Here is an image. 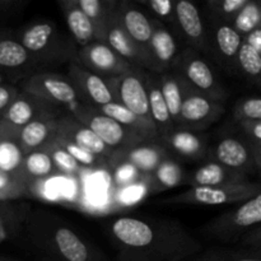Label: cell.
<instances>
[{
    "instance_id": "7402d4cb",
    "label": "cell",
    "mask_w": 261,
    "mask_h": 261,
    "mask_svg": "<svg viewBox=\"0 0 261 261\" xmlns=\"http://www.w3.org/2000/svg\"><path fill=\"white\" fill-rule=\"evenodd\" d=\"M60 116H43L35 119L18 132V142L24 155L40 149L50 142L56 133V122Z\"/></svg>"
},
{
    "instance_id": "c3c4849f",
    "label": "cell",
    "mask_w": 261,
    "mask_h": 261,
    "mask_svg": "<svg viewBox=\"0 0 261 261\" xmlns=\"http://www.w3.org/2000/svg\"><path fill=\"white\" fill-rule=\"evenodd\" d=\"M2 84H4V78H3V75L0 74V86H2Z\"/></svg>"
},
{
    "instance_id": "74e56055",
    "label": "cell",
    "mask_w": 261,
    "mask_h": 261,
    "mask_svg": "<svg viewBox=\"0 0 261 261\" xmlns=\"http://www.w3.org/2000/svg\"><path fill=\"white\" fill-rule=\"evenodd\" d=\"M237 66L250 78L259 79L261 73V54L257 53L247 43L242 41V45L237 53Z\"/></svg>"
},
{
    "instance_id": "4fadbf2b",
    "label": "cell",
    "mask_w": 261,
    "mask_h": 261,
    "mask_svg": "<svg viewBox=\"0 0 261 261\" xmlns=\"http://www.w3.org/2000/svg\"><path fill=\"white\" fill-rule=\"evenodd\" d=\"M55 135L84 148L97 157L103 158L107 162L115 153L106 144H103L102 140L92 130H89L86 125L76 120V117L70 112H65L59 117L56 122Z\"/></svg>"
},
{
    "instance_id": "8992f818",
    "label": "cell",
    "mask_w": 261,
    "mask_h": 261,
    "mask_svg": "<svg viewBox=\"0 0 261 261\" xmlns=\"http://www.w3.org/2000/svg\"><path fill=\"white\" fill-rule=\"evenodd\" d=\"M19 42L30 54L31 60L47 61L70 58L68 41L61 38L53 23L43 22L30 25L20 33Z\"/></svg>"
},
{
    "instance_id": "44dd1931",
    "label": "cell",
    "mask_w": 261,
    "mask_h": 261,
    "mask_svg": "<svg viewBox=\"0 0 261 261\" xmlns=\"http://www.w3.org/2000/svg\"><path fill=\"white\" fill-rule=\"evenodd\" d=\"M245 181H246V175L244 173L232 171L214 161H211L194 171L193 175L186 176L185 182L191 188H211V186L239 184Z\"/></svg>"
},
{
    "instance_id": "5bb4252c",
    "label": "cell",
    "mask_w": 261,
    "mask_h": 261,
    "mask_svg": "<svg viewBox=\"0 0 261 261\" xmlns=\"http://www.w3.org/2000/svg\"><path fill=\"white\" fill-rule=\"evenodd\" d=\"M69 79L78 89L84 103L98 109L115 102L106 78L92 73L75 61H73L69 68Z\"/></svg>"
},
{
    "instance_id": "d6986e66",
    "label": "cell",
    "mask_w": 261,
    "mask_h": 261,
    "mask_svg": "<svg viewBox=\"0 0 261 261\" xmlns=\"http://www.w3.org/2000/svg\"><path fill=\"white\" fill-rule=\"evenodd\" d=\"M115 12L129 37L138 46L150 53L149 42L153 33L152 19L148 18L144 12L133 7L129 2L117 3Z\"/></svg>"
},
{
    "instance_id": "f546056e",
    "label": "cell",
    "mask_w": 261,
    "mask_h": 261,
    "mask_svg": "<svg viewBox=\"0 0 261 261\" xmlns=\"http://www.w3.org/2000/svg\"><path fill=\"white\" fill-rule=\"evenodd\" d=\"M214 42H216V47L219 55H222L224 60L237 66V53L242 45V37L236 32L232 24L224 22V20L216 19Z\"/></svg>"
},
{
    "instance_id": "1f68e13d",
    "label": "cell",
    "mask_w": 261,
    "mask_h": 261,
    "mask_svg": "<svg viewBox=\"0 0 261 261\" xmlns=\"http://www.w3.org/2000/svg\"><path fill=\"white\" fill-rule=\"evenodd\" d=\"M117 2L110 0H74V4L87 15L96 32V41H99L105 24L114 12Z\"/></svg>"
},
{
    "instance_id": "f1b7e54d",
    "label": "cell",
    "mask_w": 261,
    "mask_h": 261,
    "mask_svg": "<svg viewBox=\"0 0 261 261\" xmlns=\"http://www.w3.org/2000/svg\"><path fill=\"white\" fill-rule=\"evenodd\" d=\"M56 172H58V170H56L55 165L47 155V153L43 152L42 149L32 150V152L27 153L23 158L20 175L30 185V191L32 184L51 177Z\"/></svg>"
},
{
    "instance_id": "3957f363",
    "label": "cell",
    "mask_w": 261,
    "mask_h": 261,
    "mask_svg": "<svg viewBox=\"0 0 261 261\" xmlns=\"http://www.w3.org/2000/svg\"><path fill=\"white\" fill-rule=\"evenodd\" d=\"M22 91L70 114L75 112L82 105H87L70 79L56 74H35L23 83Z\"/></svg>"
},
{
    "instance_id": "484cf974",
    "label": "cell",
    "mask_w": 261,
    "mask_h": 261,
    "mask_svg": "<svg viewBox=\"0 0 261 261\" xmlns=\"http://www.w3.org/2000/svg\"><path fill=\"white\" fill-rule=\"evenodd\" d=\"M186 181V172L177 160L171 155L161 162V165L147 177L145 185L149 193H160L182 185Z\"/></svg>"
},
{
    "instance_id": "30bf717a",
    "label": "cell",
    "mask_w": 261,
    "mask_h": 261,
    "mask_svg": "<svg viewBox=\"0 0 261 261\" xmlns=\"http://www.w3.org/2000/svg\"><path fill=\"white\" fill-rule=\"evenodd\" d=\"M61 111L63 110L60 107L54 106L38 97L20 91L7 110L0 115V121L4 126L19 132L23 126L35 119L43 116H61L64 115Z\"/></svg>"
},
{
    "instance_id": "d6a6232c",
    "label": "cell",
    "mask_w": 261,
    "mask_h": 261,
    "mask_svg": "<svg viewBox=\"0 0 261 261\" xmlns=\"http://www.w3.org/2000/svg\"><path fill=\"white\" fill-rule=\"evenodd\" d=\"M31 61L30 54L19 41L12 38L0 40V68L18 69Z\"/></svg>"
},
{
    "instance_id": "681fc988",
    "label": "cell",
    "mask_w": 261,
    "mask_h": 261,
    "mask_svg": "<svg viewBox=\"0 0 261 261\" xmlns=\"http://www.w3.org/2000/svg\"><path fill=\"white\" fill-rule=\"evenodd\" d=\"M0 261H7V260H0Z\"/></svg>"
},
{
    "instance_id": "bcb514c9",
    "label": "cell",
    "mask_w": 261,
    "mask_h": 261,
    "mask_svg": "<svg viewBox=\"0 0 261 261\" xmlns=\"http://www.w3.org/2000/svg\"><path fill=\"white\" fill-rule=\"evenodd\" d=\"M200 261H260L259 257L251 256H219V255H211L205 256Z\"/></svg>"
},
{
    "instance_id": "7bdbcfd3",
    "label": "cell",
    "mask_w": 261,
    "mask_h": 261,
    "mask_svg": "<svg viewBox=\"0 0 261 261\" xmlns=\"http://www.w3.org/2000/svg\"><path fill=\"white\" fill-rule=\"evenodd\" d=\"M147 185L145 181L135 185L127 186V188H122L119 193V201L122 204H133L137 203L138 200L142 199V196L145 195L147 193Z\"/></svg>"
},
{
    "instance_id": "277c9868",
    "label": "cell",
    "mask_w": 261,
    "mask_h": 261,
    "mask_svg": "<svg viewBox=\"0 0 261 261\" xmlns=\"http://www.w3.org/2000/svg\"><path fill=\"white\" fill-rule=\"evenodd\" d=\"M73 115L114 152L127 149L133 145L145 142L142 137L130 132L129 129L99 112L97 107L91 105H82L75 112H73Z\"/></svg>"
},
{
    "instance_id": "9a60e30c",
    "label": "cell",
    "mask_w": 261,
    "mask_h": 261,
    "mask_svg": "<svg viewBox=\"0 0 261 261\" xmlns=\"http://www.w3.org/2000/svg\"><path fill=\"white\" fill-rule=\"evenodd\" d=\"M261 222V194L246 201H242L241 205L234 211L229 212L226 216L217 219L213 228L219 237H228L241 234L245 229L251 228Z\"/></svg>"
},
{
    "instance_id": "ee69618b",
    "label": "cell",
    "mask_w": 261,
    "mask_h": 261,
    "mask_svg": "<svg viewBox=\"0 0 261 261\" xmlns=\"http://www.w3.org/2000/svg\"><path fill=\"white\" fill-rule=\"evenodd\" d=\"M19 89H17L13 86H7V84H2L0 86V115L7 110L13 102V99L19 94Z\"/></svg>"
},
{
    "instance_id": "4316f807",
    "label": "cell",
    "mask_w": 261,
    "mask_h": 261,
    "mask_svg": "<svg viewBox=\"0 0 261 261\" xmlns=\"http://www.w3.org/2000/svg\"><path fill=\"white\" fill-rule=\"evenodd\" d=\"M23 158L24 153L18 142V132L4 126L0 121V171L22 176L20 168Z\"/></svg>"
},
{
    "instance_id": "b9f144b4",
    "label": "cell",
    "mask_w": 261,
    "mask_h": 261,
    "mask_svg": "<svg viewBox=\"0 0 261 261\" xmlns=\"http://www.w3.org/2000/svg\"><path fill=\"white\" fill-rule=\"evenodd\" d=\"M145 8L150 10L153 14L161 19L168 20L171 23H176L175 18V2L172 0H147L139 2Z\"/></svg>"
},
{
    "instance_id": "f35d334b",
    "label": "cell",
    "mask_w": 261,
    "mask_h": 261,
    "mask_svg": "<svg viewBox=\"0 0 261 261\" xmlns=\"http://www.w3.org/2000/svg\"><path fill=\"white\" fill-rule=\"evenodd\" d=\"M246 3L247 0H212L209 2V5L216 19L227 22L231 19L233 20L237 13L246 5Z\"/></svg>"
},
{
    "instance_id": "ba28073f",
    "label": "cell",
    "mask_w": 261,
    "mask_h": 261,
    "mask_svg": "<svg viewBox=\"0 0 261 261\" xmlns=\"http://www.w3.org/2000/svg\"><path fill=\"white\" fill-rule=\"evenodd\" d=\"M99 42L106 43L120 58L126 60L132 65L138 66V68L143 69L145 71L148 70L157 73V68H155V64L153 61L150 53L144 50V48H142L140 46H138L129 37V35L122 28L115 9L112 12V14L110 15L106 24H105L101 38H99Z\"/></svg>"
},
{
    "instance_id": "836d02e7",
    "label": "cell",
    "mask_w": 261,
    "mask_h": 261,
    "mask_svg": "<svg viewBox=\"0 0 261 261\" xmlns=\"http://www.w3.org/2000/svg\"><path fill=\"white\" fill-rule=\"evenodd\" d=\"M232 27L236 30L240 36H246L256 28L261 27V7L259 2L247 0L246 5L237 13L234 19L232 20Z\"/></svg>"
},
{
    "instance_id": "f6af8a7d",
    "label": "cell",
    "mask_w": 261,
    "mask_h": 261,
    "mask_svg": "<svg viewBox=\"0 0 261 261\" xmlns=\"http://www.w3.org/2000/svg\"><path fill=\"white\" fill-rule=\"evenodd\" d=\"M242 41H244L245 43H247L250 47H252L254 50H256L257 53L261 54V27L256 28V30H254L252 32H250L249 35L245 36V40Z\"/></svg>"
},
{
    "instance_id": "83f0119b",
    "label": "cell",
    "mask_w": 261,
    "mask_h": 261,
    "mask_svg": "<svg viewBox=\"0 0 261 261\" xmlns=\"http://www.w3.org/2000/svg\"><path fill=\"white\" fill-rule=\"evenodd\" d=\"M64 17L76 45L86 47L96 41V32L91 20L74 4V0L61 2Z\"/></svg>"
},
{
    "instance_id": "6da1fadb",
    "label": "cell",
    "mask_w": 261,
    "mask_h": 261,
    "mask_svg": "<svg viewBox=\"0 0 261 261\" xmlns=\"http://www.w3.org/2000/svg\"><path fill=\"white\" fill-rule=\"evenodd\" d=\"M111 231L119 242V261H178L200 249L175 224L154 227L142 219L122 217L112 223Z\"/></svg>"
},
{
    "instance_id": "ac0fdd59",
    "label": "cell",
    "mask_w": 261,
    "mask_h": 261,
    "mask_svg": "<svg viewBox=\"0 0 261 261\" xmlns=\"http://www.w3.org/2000/svg\"><path fill=\"white\" fill-rule=\"evenodd\" d=\"M175 18L181 33L194 48L200 51L208 50L209 42L204 22L194 3L189 0L175 2Z\"/></svg>"
},
{
    "instance_id": "60d3db41",
    "label": "cell",
    "mask_w": 261,
    "mask_h": 261,
    "mask_svg": "<svg viewBox=\"0 0 261 261\" xmlns=\"http://www.w3.org/2000/svg\"><path fill=\"white\" fill-rule=\"evenodd\" d=\"M234 119L261 120V99L259 97H249L237 102L234 107Z\"/></svg>"
},
{
    "instance_id": "7c38bea8",
    "label": "cell",
    "mask_w": 261,
    "mask_h": 261,
    "mask_svg": "<svg viewBox=\"0 0 261 261\" xmlns=\"http://www.w3.org/2000/svg\"><path fill=\"white\" fill-rule=\"evenodd\" d=\"M168 155L167 150L158 140H145L127 149L116 150L110 158L109 167H114L119 163H127L148 177Z\"/></svg>"
},
{
    "instance_id": "9c48e42d",
    "label": "cell",
    "mask_w": 261,
    "mask_h": 261,
    "mask_svg": "<svg viewBox=\"0 0 261 261\" xmlns=\"http://www.w3.org/2000/svg\"><path fill=\"white\" fill-rule=\"evenodd\" d=\"M181 84L184 88V98L177 127L199 132L213 124L223 115V102L216 101V99L190 91L182 82Z\"/></svg>"
},
{
    "instance_id": "7dc6e473",
    "label": "cell",
    "mask_w": 261,
    "mask_h": 261,
    "mask_svg": "<svg viewBox=\"0 0 261 261\" xmlns=\"http://www.w3.org/2000/svg\"><path fill=\"white\" fill-rule=\"evenodd\" d=\"M7 234H8V231H7V228H5L4 218H3V213L0 212V242H2L5 237H7Z\"/></svg>"
},
{
    "instance_id": "8d00e7d4",
    "label": "cell",
    "mask_w": 261,
    "mask_h": 261,
    "mask_svg": "<svg viewBox=\"0 0 261 261\" xmlns=\"http://www.w3.org/2000/svg\"><path fill=\"white\" fill-rule=\"evenodd\" d=\"M30 193L27 181L18 175H10L0 171V200L17 199Z\"/></svg>"
},
{
    "instance_id": "d590c367",
    "label": "cell",
    "mask_w": 261,
    "mask_h": 261,
    "mask_svg": "<svg viewBox=\"0 0 261 261\" xmlns=\"http://www.w3.org/2000/svg\"><path fill=\"white\" fill-rule=\"evenodd\" d=\"M40 149L47 153V155L51 158L54 165H55L56 170L60 171V172L75 175V173L81 171V166L78 165V162L70 154H68L60 145L56 144L54 139H51L50 142L42 145Z\"/></svg>"
},
{
    "instance_id": "d4e9b609",
    "label": "cell",
    "mask_w": 261,
    "mask_h": 261,
    "mask_svg": "<svg viewBox=\"0 0 261 261\" xmlns=\"http://www.w3.org/2000/svg\"><path fill=\"white\" fill-rule=\"evenodd\" d=\"M145 87H147L148 102H149L150 119L157 130L158 138H162L172 132L175 129V125H173L165 99L161 93L157 76L145 73Z\"/></svg>"
},
{
    "instance_id": "7a4b0ae2",
    "label": "cell",
    "mask_w": 261,
    "mask_h": 261,
    "mask_svg": "<svg viewBox=\"0 0 261 261\" xmlns=\"http://www.w3.org/2000/svg\"><path fill=\"white\" fill-rule=\"evenodd\" d=\"M171 69L190 91L200 93L216 101L223 102L226 97L223 87L217 82L213 70L204 59L190 50L178 54Z\"/></svg>"
},
{
    "instance_id": "2e32d148",
    "label": "cell",
    "mask_w": 261,
    "mask_h": 261,
    "mask_svg": "<svg viewBox=\"0 0 261 261\" xmlns=\"http://www.w3.org/2000/svg\"><path fill=\"white\" fill-rule=\"evenodd\" d=\"M171 157H178L186 161H200L208 155L206 139L194 130L175 127L165 137L158 138Z\"/></svg>"
},
{
    "instance_id": "e0dca14e",
    "label": "cell",
    "mask_w": 261,
    "mask_h": 261,
    "mask_svg": "<svg viewBox=\"0 0 261 261\" xmlns=\"http://www.w3.org/2000/svg\"><path fill=\"white\" fill-rule=\"evenodd\" d=\"M213 158L214 162L244 175H247L254 167L256 168L254 149L245 138L227 137L219 140L213 150Z\"/></svg>"
},
{
    "instance_id": "e575fe53",
    "label": "cell",
    "mask_w": 261,
    "mask_h": 261,
    "mask_svg": "<svg viewBox=\"0 0 261 261\" xmlns=\"http://www.w3.org/2000/svg\"><path fill=\"white\" fill-rule=\"evenodd\" d=\"M54 142L58 145H60L68 154H70L74 160L78 162L79 166H84V167L89 168H99V167H109V162L105 161L103 158L97 157L93 153L88 152L84 148L79 147V145L74 144V143L69 142V140L63 139V138L54 135Z\"/></svg>"
},
{
    "instance_id": "cb8c5ba5",
    "label": "cell",
    "mask_w": 261,
    "mask_h": 261,
    "mask_svg": "<svg viewBox=\"0 0 261 261\" xmlns=\"http://www.w3.org/2000/svg\"><path fill=\"white\" fill-rule=\"evenodd\" d=\"M98 111L114 119L115 121H117L120 125L129 129L130 132L142 137L143 139L158 140L157 130H155L153 122L147 121V120L137 116V115L133 114L132 111L125 109L122 105L117 103V102H111V103L98 107Z\"/></svg>"
},
{
    "instance_id": "603a6c76",
    "label": "cell",
    "mask_w": 261,
    "mask_h": 261,
    "mask_svg": "<svg viewBox=\"0 0 261 261\" xmlns=\"http://www.w3.org/2000/svg\"><path fill=\"white\" fill-rule=\"evenodd\" d=\"M54 247L64 261H99L81 237L68 227H59L54 233Z\"/></svg>"
},
{
    "instance_id": "8fae6325",
    "label": "cell",
    "mask_w": 261,
    "mask_h": 261,
    "mask_svg": "<svg viewBox=\"0 0 261 261\" xmlns=\"http://www.w3.org/2000/svg\"><path fill=\"white\" fill-rule=\"evenodd\" d=\"M76 56L79 59L78 64L102 78L122 75L135 68L134 65L120 58L106 43L99 41H94L91 45L82 47Z\"/></svg>"
},
{
    "instance_id": "ffe728a7",
    "label": "cell",
    "mask_w": 261,
    "mask_h": 261,
    "mask_svg": "<svg viewBox=\"0 0 261 261\" xmlns=\"http://www.w3.org/2000/svg\"><path fill=\"white\" fill-rule=\"evenodd\" d=\"M150 19L153 25V33L149 42L150 55L157 68V73H165L172 68L177 59V43L171 31L163 23L155 18Z\"/></svg>"
},
{
    "instance_id": "52a82bcc",
    "label": "cell",
    "mask_w": 261,
    "mask_h": 261,
    "mask_svg": "<svg viewBox=\"0 0 261 261\" xmlns=\"http://www.w3.org/2000/svg\"><path fill=\"white\" fill-rule=\"evenodd\" d=\"M260 194V185L254 182L227 184V185L211 186V188H193L173 200L185 204L199 205H222L239 201H246Z\"/></svg>"
},
{
    "instance_id": "4dcf8cb0",
    "label": "cell",
    "mask_w": 261,
    "mask_h": 261,
    "mask_svg": "<svg viewBox=\"0 0 261 261\" xmlns=\"http://www.w3.org/2000/svg\"><path fill=\"white\" fill-rule=\"evenodd\" d=\"M157 79L161 93H162L163 99H165L173 125H175V127H177L181 105H182L184 98L182 84H181L180 79L177 78L176 74L168 73V71L161 73V75Z\"/></svg>"
},
{
    "instance_id": "ab89813d",
    "label": "cell",
    "mask_w": 261,
    "mask_h": 261,
    "mask_svg": "<svg viewBox=\"0 0 261 261\" xmlns=\"http://www.w3.org/2000/svg\"><path fill=\"white\" fill-rule=\"evenodd\" d=\"M112 168H114L115 182L121 189L147 181L145 176H143L139 171H137L133 166L127 165V163H119Z\"/></svg>"
},
{
    "instance_id": "5b68a950",
    "label": "cell",
    "mask_w": 261,
    "mask_h": 261,
    "mask_svg": "<svg viewBox=\"0 0 261 261\" xmlns=\"http://www.w3.org/2000/svg\"><path fill=\"white\" fill-rule=\"evenodd\" d=\"M145 73L147 71L135 66L122 75L106 78V81L115 102L122 105L137 116L152 122L145 87Z\"/></svg>"
}]
</instances>
